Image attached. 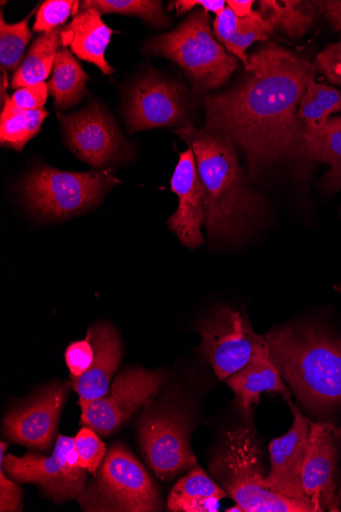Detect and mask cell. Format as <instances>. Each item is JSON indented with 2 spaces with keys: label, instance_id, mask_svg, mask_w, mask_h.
Returning a JSON list of instances; mask_svg holds the SVG:
<instances>
[{
  "label": "cell",
  "instance_id": "obj_1",
  "mask_svg": "<svg viewBox=\"0 0 341 512\" xmlns=\"http://www.w3.org/2000/svg\"><path fill=\"white\" fill-rule=\"evenodd\" d=\"M246 71L236 87L206 97L205 130L245 152L253 179L280 161H309L299 106L313 64L269 43L249 57Z\"/></svg>",
  "mask_w": 341,
  "mask_h": 512
},
{
  "label": "cell",
  "instance_id": "obj_2",
  "mask_svg": "<svg viewBox=\"0 0 341 512\" xmlns=\"http://www.w3.org/2000/svg\"><path fill=\"white\" fill-rule=\"evenodd\" d=\"M191 148L207 195L206 228L212 241L235 244L253 230L262 200L253 191L229 139L192 124L175 130Z\"/></svg>",
  "mask_w": 341,
  "mask_h": 512
},
{
  "label": "cell",
  "instance_id": "obj_3",
  "mask_svg": "<svg viewBox=\"0 0 341 512\" xmlns=\"http://www.w3.org/2000/svg\"><path fill=\"white\" fill-rule=\"evenodd\" d=\"M281 377L315 414L341 407V338L317 323L288 324L266 336Z\"/></svg>",
  "mask_w": 341,
  "mask_h": 512
},
{
  "label": "cell",
  "instance_id": "obj_4",
  "mask_svg": "<svg viewBox=\"0 0 341 512\" xmlns=\"http://www.w3.org/2000/svg\"><path fill=\"white\" fill-rule=\"evenodd\" d=\"M212 475L240 512H317L310 503L275 494L259 486L265 477L262 451L251 428L228 431L210 462Z\"/></svg>",
  "mask_w": 341,
  "mask_h": 512
},
{
  "label": "cell",
  "instance_id": "obj_5",
  "mask_svg": "<svg viewBox=\"0 0 341 512\" xmlns=\"http://www.w3.org/2000/svg\"><path fill=\"white\" fill-rule=\"evenodd\" d=\"M145 51L175 62L197 92L222 86L238 67L236 58L215 39L205 10L190 14L177 29L152 38Z\"/></svg>",
  "mask_w": 341,
  "mask_h": 512
},
{
  "label": "cell",
  "instance_id": "obj_6",
  "mask_svg": "<svg viewBox=\"0 0 341 512\" xmlns=\"http://www.w3.org/2000/svg\"><path fill=\"white\" fill-rule=\"evenodd\" d=\"M78 500L84 511L152 512L163 506L155 481L123 444L111 446Z\"/></svg>",
  "mask_w": 341,
  "mask_h": 512
},
{
  "label": "cell",
  "instance_id": "obj_7",
  "mask_svg": "<svg viewBox=\"0 0 341 512\" xmlns=\"http://www.w3.org/2000/svg\"><path fill=\"white\" fill-rule=\"evenodd\" d=\"M120 182L110 170L66 172L42 166L26 176L23 194L40 217L66 219L99 205Z\"/></svg>",
  "mask_w": 341,
  "mask_h": 512
},
{
  "label": "cell",
  "instance_id": "obj_8",
  "mask_svg": "<svg viewBox=\"0 0 341 512\" xmlns=\"http://www.w3.org/2000/svg\"><path fill=\"white\" fill-rule=\"evenodd\" d=\"M190 424L178 407L157 405L146 409L138 425L142 456L161 480L168 481L198 467L189 443Z\"/></svg>",
  "mask_w": 341,
  "mask_h": 512
},
{
  "label": "cell",
  "instance_id": "obj_9",
  "mask_svg": "<svg viewBox=\"0 0 341 512\" xmlns=\"http://www.w3.org/2000/svg\"><path fill=\"white\" fill-rule=\"evenodd\" d=\"M0 463L7 474L18 483H32L57 502L78 499L86 485V470L80 463L75 439L59 436L52 456L29 451L23 457L5 456L8 444L2 442Z\"/></svg>",
  "mask_w": 341,
  "mask_h": 512
},
{
  "label": "cell",
  "instance_id": "obj_10",
  "mask_svg": "<svg viewBox=\"0 0 341 512\" xmlns=\"http://www.w3.org/2000/svg\"><path fill=\"white\" fill-rule=\"evenodd\" d=\"M166 380L162 370L127 368L115 379L110 395L81 408V424L108 437L157 395Z\"/></svg>",
  "mask_w": 341,
  "mask_h": 512
},
{
  "label": "cell",
  "instance_id": "obj_11",
  "mask_svg": "<svg viewBox=\"0 0 341 512\" xmlns=\"http://www.w3.org/2000/svg\"><path fill=\"white\" fill-rule=\"evenodd\" d=\"M198 332L202 337L200 351L220 381L245 367L265 340L255 333L245 315L228 307L204 320Z\"/></svg>",
  "mask_w": 341,
  "mask_h": 512
},
{
  "label": "cell",
  "instance_id": "obj_12",
  "mask_svg": "<svg viewBox=\"0 0 341 512\" xmlns=\"http://www.w3.org/2000/svg\"><path fill=\"white\" fill-rule=\"evenodd\" d=\"M68 388L67 384L53 383L15 407L5 417V435L11 441L32 449H50L58 430Z\"/></svg>",
  "mask_w": 341,
  "mask_h": 512
},
{
  "label": "cell",
  "instance_id": "obj_13",
  "mask_svg": "<svg viewBox=\"0 0 341 512\" xmlns=\"http://www.w3.org/2000/svg\"><path fill=\"white\" fill-rule=\"evenodd\" d=\"M57 116L66 144L79 159L102 169L118 157L122 135L114 119L100 105Z\"/></svg>",
  "mask_w": 341,
  "mask_h": 512
},
{
  "label": "cell",
  "instance_id": "obj_14",
  "mask_svg": "<svg viewBox=\"0 0 341 512\" xmlns=\"http://www.w3.org/2000/svg\"><path fill=\"white\" fill-rule=\"evenodd\" d=\"M341 448V429L331 423L310 422L303 467V487L317 512H338L336 472Z\"/></svg>",
  "mask_w": 341,
  "mask_h": 512
},
{
  "label": "cell",
  "instance_id": "obj_15",
  "mask_svg": "<svg viewBox=\"0 0 341 512\" xmlns=\"http://www.w3.org/2000/svg\"><path fill=\"white\" fill-rule=\"evenodd\" d=\"M288 403L294 414V424L287 434L271 442V470L267 477L258 481V484L280 496L312 503L303 487V467L310 421L290 401Z\"/></svg>",
  "mask_w": 341,
  "mask_h": 512
},
{
  "label": "cell",
  "instance_id": "obj_16",
  "mask_svg": "<svg viewBox=\"0 0 341 512\" xmlns=\"http://www.w3.org/2000/svg\"><path fill=\"white\" fill-rule=\"evenodd\" d=\"M171 190L178 197V208L168 226L182 246L198 249L205 244L202 227L207 219V195L191 148L179 154L171 179Z\"/></svg>",
  "mask_w": 341,
  "mask_h": 512
},
{
  "label": "cell",
  "instance_id": "obj_17",
  "mask_svg": "<svg viewBox=\"0 0 341 512\" xmlns=\"http://www.w3.org/2000/svg\"><path fill=\"white\" fill-rule=\"evenodd\" d=\"M133 131L187 124V110L179 85L156 75L139 80L130 90L126 109Z\"/></svg>",
  "mask_w": 341,
  "mask_h": 512
},
{
  "label": "cell",
  "instance_id": "obj_18",
  "mask_svg": "<svg viewBox=\"0 0 341 512\" xmlns=\"http://www.w3.org/2000/svg\"><path fill=\"white\" fill-rule=\"evenodd\" d=\"M86 339L94 349V359L85 374L72 380L81 408L109 394L111 380L122 358L120 337L112 325L97 323L88 330Z\"/></svg>",
  "mask_w": 341,
  "mask_h": 512
},
{
  "label": "cell",
  "instance_id": "obj_19",
  "mask_svg": "<svg viewBox=\"0 0 341 512\" xmlns=\"http://www.w3.org/2000/svg\"><path fill=\"white\" fill-rule=\"evenodd\" d=\"M236 396L241 412L251 416L253 405L261 401L263 393H279L289 400V392L274 364L265 340L256 349L251 361L226 380Z\"/></svg>",
  "mask_w": 341,
  "mask_h": 512
},
{
  "label": "cell",
  "instance_id": "obj_20",
  "mask_svg": "<svg viewBox=\"0 0 341 512\" xmlns=\"http://www.w3.org/2000/svg\"><path fill=\"white\" fill-rule=\"evenodd\" d=\"M113 30L102 20V14L95 9L81 10L72 22L64 28L62 44L71 46L80 60L99 67L105 75L114 69L106 60V51Z\"/></svg>",
  "mask_w": 341,
  "mask_h": 512
},
{
  "label": "cell",
  "instance_id": "obj_21",
  "mask_svg": "<svg viewBox=\"0 0 341 512\" xmlns=\"http://www.w3.org/2000/svg\"><path fill=\"white\" fill-rule=\"evenodd\" d=\"M275 28L258 11L246 18H238L228 7L214 21L217 39L227 52L237 57L245 68L249 65L247 50L256 41H265Z\"/></svg>",
  "mask_w": 341,
  "mask_h": 512
},
{
  "label": "cell",
  "instance_id": "obj_22",
  "mask_svg": "<svg viewBox=\"0 0 341 512\" xmlns=\"http://www.w3.org/2000/svg\"><path fill=\"white\" fill-rule=\"evenodd\" d=\"M227 496L225 489L196 467L170 491L168 509L175 512H217L220 500Z\"/></svg>",
  "mask_w": 341,
  "mask_h": 512
},
{
  "label": "cell",
  "instance_id": "obj_23",
  "mask_svg": "<svg viewBox=\"0 0 341 512\" xmlns=\"http://www.w3.org/2000/svg\"><path fill=\"white\" fill-rule=\"evenodd\" d=\"M308 160L329 165L330 169L320 181L326 193L341 190V116L331 117L327 124L306 136Z\"/></svg>",
  "mask_w": 341,
  "mask_h": 512
},
{
  "label": "cell",
  "instance_id": "obj_24",
  "mask_svg": "<svg viewBox=\"0 0 341 512\" xmlns=\"http://www.w3.org/2000/svg\"><path fill=\"white\" fill-rule=\"evenodd\" d=\"M64 28L59 27L43 33L34 41L26 58L13 76L11 83L13 89L43 83L50 77L60 51Z\"/></svg>",
  "mask_w": 341,
  "mask_h": 512
},
{
  "label": "cell",
  "instance_id": "obj_25",
  "mask_svg": "<svg viewBox=\"0 0 341 512\" xmlns=\"http://www.w3.org/2000/svg\"><path fill=\"white\" fill-rule=\"evenodd\" d=\"M89 79L79 62L67 49H60L54 67V74L47 83L48 93L53 96L59 110H68L83 100L87 93Z\"/></svg>",
  "mask_w": 341,
  "mask_h": 512
},
{
  "label": "cell",
  "instance_id": "obj_26",
  "mask_svg": "<svg viewBox=\"0 0 341 512\" xmlns=\"http://www.w3.org/2000/svg\"><path fill=\"white\" fill-rule=\"evenodd\" d=\"M259 13L278 27L289 37H302L313 25L320 12L318 2H301V0H284L278 3L274 0H262L259 3Z\"/></svg>",
  "mask_w": 341,
  "mask_h": 512
},
{
  "label": "cell",
  "instance_id": "obj_27",
  "mask_svg": "<svg viewBox=\"0 0 341 512\" xmlns=\"http://www.w3.org/2000/svg\"><path fill=\"white\" fill-rule=\"evenodd\" d=\"M48 112L24 110L13 104L9 98L0 117V143L3 147L22 152L31 139L38 134Z\"/></svg>",
  "mask_w": 341,
  "mask_h": 512
},
{
  "label": "cell",
  "instance_id": "obj_28",
  "mask_svg": "<svg viewBox=\"0 0 341 512\" xmlns=\"http://www.w3.org/2000/svg\"><path fill=\"white\" fill-rule=\"evenodd\" d=\"M341 112V93L334 87L319 83L315 77L307 86L299 106V117L308 133L321 130L335 113Z\"/></svg>",
  "mask_w": 341,
  "mask_h": 512
},
{
  "label": "cell",
  "instance_id": "obj_29",
  "mask_svg": "<svg viewBox=\"0 0 341 512\" xmlns=\"http://www.w3.org/2000/svg\"><path fill=\"white\" fill-rule=\"evenodd\" d=\"M95 9L103 14L136 16L157 27H164L168 19L161 2L153 0H88L81 3V10Z\"/></svg>",
  "mask_w": 341,
  "mask_h": 512
},
{
  "label": "cell",
  "instance_id": "obj_30",
  "mask_svg": "<svg viewBox=\"0 0 341 512\" xmlns=\"http://www.w3.org/2000/svg\"><path fill=\"white\" fill-rule=\"evenodd\" d=\"M36 9L31 14L16 24H8L0 17V63L2 67L10 71H17L24 57L25 50L33 35L29 28V20Z\"/></svg>",
  "mask_w": 341,
  "mask_h": 512
},
{
  "label": "cell",
  "instance_id": "obj_31",
  "mask_svg": "<svg viewBox=\"0 0 341 512\" xmlns=\"http://www.w3.org/2000/svg\"><path fill=\"white\" fill-rule=\"evenodd\" d=\"M80 7L81 3L73 0H48L38 9L33 30L47 33L63 27L71 16L79 14Z\"/></svg>",
  "mask_w": 341,
  "mask_h": 512
},
{
  "label": "cell",
  "instance_id": "obj_32",
  "mask_svg": "<svg viewBox=\"0 0 341 512\" xmlns=\"http://www.w3.org/2000/svg\"><path fill=\"white\" fill-rule=\"evenodd\" d=\"M99 436L94 430L84 427L74 438L79 463L84 470L93 476L99 471L108 453L106 445L100 440Z\"/></svg>",
  "mask_w": 341,
  "mask_h": 512
},
{
  "label": "cell",
  "instance_id": "obj_33",
  "mask_svg": "<svg viewBox=\"0 0 341 512\" xmlns=\"http://www.w3.org/2000/svg\"><path fill=\"white\" fill-rule=\"evenodd\" d=\"M67 366L71 372V380L82 377L94 359V349L86 339L69 345L65 353Z\"/></svg>",
  "mask_w": 341,
  "mask_h": 512
},
{
  "label": "cell",
  "instance_id": "obj_34",
  "mask_svg": "<svg viewBox=\"0 0 341 512\" xmlns=\"http://www.w3.org/2000/svg\"><path fill=\"white\" fill-rule=\"evenodd\" d=\"M314 69L321 72L331 83L341 87V42L331 44L318 55Z\"/></svg>",
  "mask_w": 341,
  "mask_h": 512
},
{
  "label": "cell",
  "instance_id": "obj_35",
  "mask_svg": "<svg viewBox=\"0 0 341 512\" xmlns=\"http://www.w3.org/2000/svg\"><path fill=\"white\" fill-rule=\"evenodd\" d=\"M48 87L45 82L36 85L25 86L17 89L11 101L18 108L24 110H40L43 109L47 101Z\"/></svg>",
  "mask_w": 341,
  "mask_h": 512
},
{
  "label": "cell",
  "instance_id": "obj_36",
  "mask_svg": "<svg viewBox=\"0 0 341 512\" xmlns=\"http://www.w3.org/2000/svg\"><path fill=\"white\" fill-rule=\"evenodd\" d=\"M2 467L0 472V511H20L22 508L23 490L10 480Z\"/></svg>",
  "mask_w": 341,
  "mask_h": 512
},
{
  "label": "cell",
  "instance_id": "obj_37",
  "mask_svg": "<svg viewBox=\"0 0 341 512\" xmlns=\"http://www.w3.org/2000/svg\"><path fill=\"white\" fill-rule=\"evenodd\" d=\"M224 0H178L169 6V10L175 9L177 15H183L191 11L194 7L201 6L206 12L220 15L226 8Z\"/></svg>",
  "mask_w": 341,
  "mask_h": 512
},
{
  "label": "cell",
  "instance_id": "obj_38",
  "mask_svg": "<svg viewBox=\"0 0 341 512\" xmlns=\"http://www.w3.org/2000/svg\"><path fill=\"white\" fill-rule=\"evenodd\" d=\"M320 12H323L336 31H341V0L318 2Z\"/></svg>",
  "mask_w": 341,
  "mask_h": 512
},
{
  "label": "cell",
  "instance_id": "obj_39",
  "mask_svg": "<svg viewBox=\"0 0 341 512\" xmlns=\"http://www.w3.org/2000/svg\"><path fill=\"white\" fill-rule=\"evenodd\" d=\"M255 2L253 0H228V8L238 17L246 18L250 16L254 11L253 6Z\"/></svg>",
  "mask_w": 341,
  "mask_h": 512
},
{
  "label": "cell",
  "instance_id": "obj_40",
  "mask_svg": "<svg viewBox=\"0 0 341 512\" xmlns=\"http://www.w3.org/2000/svg\"><path fill=\"white\" fill-rule=\"evenodd\" d=\"M0 76H2V77H0V84H2V87H0V96H2V98H0V102H2V109H3L7 100L9 99V97L7 95V89L9 86V74H8L7 69L2 67V69H0Z\"/></svg>",
  "mask_w": 341,
  "mask_h": 512
},
{
  "label": "cell",
  "instance_id": "obj_41",
  "mask_svg": "<svg viewBox=\"0 0 341 512\" xmlns=\"http://www.w3.org/2000/svg\"><path fill=\"white\" fill-rule=\"evenodd\" d=\"M338 497H339V507H340V511H341V488H340Z\"/></svg>",
  "mask_w": 341,
  "mask_h": 512
}]
</instances>
